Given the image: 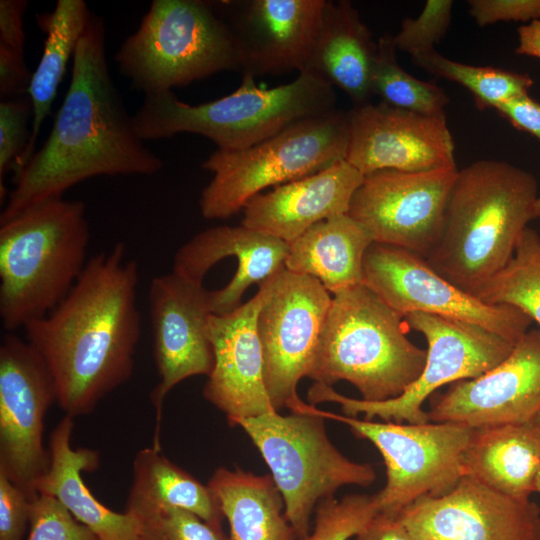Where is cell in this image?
I'll list each match as a JSON object with an SVG mask.
<instances>
[{"label":"cell","instance_id":"cell-1","mask_svg":"<svg viewBox=\"0 0 540 540\" xmlns=\"http://www.w3.org/2000/svg\"><path fill=\"white\" fill-rule=\"evenodd\" d=\"M71 80L45 143L14 174L0 223L95 176L154 175L164 166L135 132L106 59V30L92 13Z\"/></svg>","mask_w":540,"mask_h":540},{"label":"cell","instance_id":"cell-2","mask_svg":"<svg viewBox=\"0 0 540 540\" xmlns=\"http://www.w3.org/2000/svg\"><path fill=\"white\" fill-rule=\"evenodd\" d=\"M138 279L137 262L118 242L89 258L67 296L23 328L51 372L65 415L91 413L131 378L141 336Z\"/></svg>","mask_w":540,"mask_h":540},{"label":"cell","instance_id":"cell-3","mask_svg":"<svg viewBox=\"0 0 540 540\" xmlns=\"http://www.w3.org/2000/svg\"><path fill=\"white\" fill-rule=\"evenodd\" d=\"M538 197L536 178L508 162L479 160L458 170L443 232L427 263L476 296L513 257L523 231L535 218Z\"/></svg>","mask_w":540,"mask_h":540},{"label":"cell","instance_id":"cell-4","mask_svg":"<svg viewBox=\"0 0 540 540\" xmlns=\"http://www.w3.org/2000/svg\"><path fill=\"white\" fill-rule=\"evenodd\" d=\"M81 200L52 199L0 223V319L7 332L50 313L87 264Z\"/></svg>","mask_w":540,"mask_h":540},{"label":"cell","instance_id":"cell-5","mask_svg":"<svg viewBox=\"0 0 540 540\" xmlns=\"http://www.w3.org/2000/svg\"><path fill=\"white\" fill-rule=\"evenodd\" d=\"M335 109L333 87L301 72L290 83L270 89L243 77L234 92L199 105L183 102L173 91L147 95L132 120L142 141L192 133L208 138L218 150L239 151L295 122Z\"/></svg>","mask_w":540,"mask_h":540},{"label":"cell","instance_id":"cell-6","mask_svg":"<svg viewBox=\"0 0 540 540\" xmlns=\"http://www.w3.org/2000/svg\"><path fill=\"white\" fill-rule=\"evenodd\" d=\"M403 319L363 283L333 295L309 378L328 386L347 381L365 401L398 397L426 361V350L406 336Z\"/></svg>","mask_w":540,"mask_h":540},{"label":"cell","instance_id":"cell-7","mask_svg":"<svg viewBox=\"0 0 540 540\" xmlns=\"http://www.w3.org/2000/svg\"><path fill=\"white\" fill-rule=\"evenodd\" d=\"M114 60L120 74L145 96L221 71H239L231 33L205 0H153Z\"/></svg>","mask_w":540,"mask_h":540},{"label":"cell","instance_id":"cell-8","mask_svg":"<svg viewBox=\"0 0 540 540\" xmlns=\"http://www.w3.org/2000/svg\"><path fill=\"white\" fill-rule=\"evenodd\" d=\"M229 421L251 438L268 465L284 501L285 515L296 538L311 533V514L318 503L345 485L370 486L376 472L370 464L345 457L330 441L325 418L300 398L289 408Z\"/></svg>","mask_w":540,"mask_h":540},{"label":"cell","instance_id":"cell-9","mask_svg":"<svg viewBox=\"0 0 540 540\" xmlns=\"http://www.w3.org/2000/svg\"><path fill=\"white\" fill-rule=\"evenodd\" d=\"M348 113L333 110L295 122L239 151L215 150L202 168L213 174L199 207L206 219H227L268 187H276L345 159Z\"/></svg>","mask_w":540,"mask_h":540},{"label":"cell","instance_id":"cell-10","mask_svg":"<svg viewBox=\"0 0 540 540\" xmlns=\"http://www.w3.org/2000/svg\"><path fill=\"white\" fill-rule=\"evenodd\" d=\"M404 321L425 337L428 348L421 375L401 395L371 402L346 397L332 386L314 382L307 392L310 404L335 402L344 415L364 414L366 420L379 417L386 422L427 423L428 414L422 406L430 395L443 385L482 375L506 359L514 347L492 331L455 319L415 312Z\"/></svg>","mask_w":540,"mask_h":540},{"label":"cell","instance_id":"cell-11","mask_svg":"<svg viewBox=\"0 0 540 540\" xmlns=\"http://www.w3.org/2000/svg\"><path fill=\"white\" fill-rule=\"evenodd\" d=\"M313 410L347 425L356 437L370 441L386 466V484L374 495L378 511L399 515L416 500L448 493L463 477L461 459L474 429L453 422L403 424L375 422Z\"/></svg>","mask_w":540,"mask_h":540},{"label":"cell","instance_id":"cell-12","mask_svg":"<svg viewBox=\"0 0 540 540\" xmlns=\"http://www.w3.org/2000/svg\"><path fill=\"white\" fill-rule=\"evenodd\" d=\"M263 294L256 327L264 378L276 411L299 396L297 385L310 377L332 297L319 280L283 267L258 285Z\"/></svg>","mask_w":540,"mask_h":540},{"label":"cell","instance_id":"cell-13","mask_svg":"<svg viewBox=\"0 0 540 540\" xmlns=\"http://www.w3.org/2000/svg\"><path fill=\"white\" fill-rule=\"evenodd\" d=\"M363 284L403 318L420 312L476 324L515 345L532 319L508 305L465 292L411 251L373 242L363 259Z\"/></svg>","mask_w":540,"mask_h":540},{"label":"cell","instance_id":"cell-14","mask_svg":"<svg viewBox=\"0 0 540 540\" xmlns=\"http://www.w3.org/2000/svg\"><path fill=\"white\" fill-rule=\"evenodd\" d=\"M51 372L25 339L6 332L0 344V473L30 500L50 465L44 419L56 402Z\"/></svg>","mask_w":540,"mask_h":540},{"label":"cell","instance_id":"cell-15","mask_svg":"<svg viewBox=\"0 0 540 540\" xmlns=\"http://www.w3.org/2000/svg\"><path fill=\"white\" fill-rule=\"evenodd\" d=\"M457 173V167L369 173L355 191L347 214L369 231L374 242L426 259L441 238Z\"/></svg>","mask_w":540,"mask_h":540},{"label":"cell","instance_id":"cell-16","mask_svg":"<svg viewBox=\"0 0 540 540\" xmlns=\"http://www.w3.org/2000/svg\"><path fill=\"white\" fill-rule=\"evenodd\" d=\"M211 4L229 29L243 77L305 70L326 0H218Z\"/></svg>","mask_w":540,"mask_h":540},{"label":"cell","instance_id":"cell-17","mask_svg":"<svg viewBox=\"0 0 540 540\" xmlns=\"http://www.w3.org/2000/svg\"><path fill=\"white\" fill-rule=\"evenodd\" d=\"M153 356L159 383L150 394L157 432L168 393L187 378L209 376L214 354L206 325L212 313L210 290L175 272L156 276L148 292Z\"/></svg>","mask_w":540,"mask_h":540},{"label":"cell","instance_id":"cell-18","mask_svg":"<svg viewBox=\"0 0 540 540\" xmlns=\"http://www.w3.org/2000/svg\"><path fill=\"white\" fill-rule=\"evenodd\" d=\"M347 113L345 160L363 175L385 169L421 172L456 167L445 113L420 114L382 102L353 107Z\"/></svg>","mask_w":540,"mask_h":540},{"label":"cell","instance_id":"cell-19","mask_svg":"<svg viewBox=\"0 0 540 540\" xmlns=\"http://www.w3.org/2000/svg\"><path fill=\"white\" fill-rule=\"evenodd\" d=\"M399 517L414 540H540V507L463 476L445 495L422 497Z\"/></svg>","mask_w":540,"mask_h":540},{"label":"cell","instance_id":"cell-20","mask_svg":"<svg viewBox=\"0 0 540 540\" xmlns=\"http://www.w3.org/2000/svg\"><path fill=\"white\" fill-rule=\"evenodd\" d=\"M427 414L473 429L532 423L540 415V330H528L494 368L450 384Z\"/></svg>","mask_w":540,"mask_h":540},{"label":"cell","instance_id":"cell-21","mask_svg":"<svg viewBox=\"0 0 540 540\" xmlns=\"http://www.w3.org/2000/svg\"><path fill=\"white\" fill-rule=\"evenodd\" d=\"M262 299L258 289L235 310L211 314L207 321L214 366L203 395L226 415L228 422L276 411L265 385L263 353L256 327Z\"/></svg>","mask_w":540,"mask_h":540},{"label":"cell","instance_id":"cell-22","mask_svg":"<svg viewBox=\"0 0 540 540\" xmlns=\"http://www.w3.org/2000/svg\"><path fill=\"white\" fill-rule=\"evenodd\" d=\"M288 243L243 225H221L205 229L185 244L174 256L172 271L194 282L203 279L220 260L234 256L238 267L223 288L210 290L212 313L222 315L239 307L244 292L284 267Z\"/></svg>","mask_w":540,"mask_h":540},{"label":"cell","instance_id":"cell-23","mask_svg":"<svg viewBox=\"0 0 540 540\" xmlns=\"http://www.w3.org/2000/svg\"><path fill=\"white\" fill-rule=\"evenodd\" d=\"M364 175L345 159L251 198L241 225L290 243L332 216L347 214Z\"/></svg>","mask_w":540,"mask_h":540},{"label":"cell","instance_id":"cell-24","mask_svg":"<svg viewBox=\"0 0 540 540\" xmlns=\"http://www.w3.org/2000/svg\"><path fill=\"white\" fill-rule=\"evenodd\" d=\"M73 417L65 415L49 436L50 465L38 485V494L58 499L77 521L91 529L100 540H142L140 523L133 515L115 512L90 492L81 473L99 467L100 455L89 448L73 449Z\"/></svg>","mask_w":540,"mask_h":540},{"label":"cell","instance_id":"cell-25","mask_svg":"<svg viewBox=\"0 0 540 540\" xmlns=\"http://www.w3.org/2000/svg\"><path fill=\"white\" fill-rule=\"evenodd\" d=\"M378 51L371 31L351 1L326 0L321 25L303 72L341 89L353 107L371 102Z\"/></svg>","mask_w":540,"mask_h":540},{"label":"cell","instance_id":"cell-26","mask_svg":"<svg viewBox=\"0 0 540 540\" xmlns=\"http://www.w3.org/2000/svg\"><path fill=\"white\" fill-rule=\"evenodd\" d=\"M461 464L465 477L510 497L530 498L540 473V429L532 423L474 429Z\"/></svg>","mask_w":540,"mask_h":540},{"label":"cell","instance_id":"cell-27","mask_svg":"<svg viewBox=\"0 0 540 540\" xmlns=\"http://www.w3.org/2000/svg\"><path fill=\"white\" fill-rule=\"evenodd\" d=\"M373 242L348 214L332 216L288 243L284 267L316 278L335 295L363 283V259Z\"/></svg>","mask_w":540,"mask_h":540},{"label":"cell","instance_id":"cell-28","mask_svg":"<svg viewBox=\"0 0 540 540\" xmlns=\"http://www.w3.org/2000/svg\"><path fill=\"white\" fill-rule=\"evenodd\" d=\"M208 487L230 526V540H295L271 475L217 468Z\"/></svg>","mask_w":540,"mask_h":540},{"label":"cell","instance_id":"cell-29","mask_svg":"<svg viewBox=\"0 0 540 540\" xmlns=\"http://www.w3.org/2000/svg\"><path fill=\"white\" fill-rule=\"evenodd\" d=\"M166 507L190 511L222 527L224 516L208 485L162 455L159 448H143L133 460L125 512L139 519Z\"/></svg>","mask_w":540,"mask_h":540},{"label":"cell","instance_id":"cell-30","mask_svg":"<svg viewBox=\"0 0 540 540\" xmlns=\"http://www.w3.org/2000/svg\"><path fill=\"white\" fill-rule=\"evenodd\" d=\"M92 12L84 0H58L52 13L39 20L46 32L43 53L32 74L28 98L32 104L30 138L15 171L18 172L35 153L43 122L49 115L69 60L74 56Z\"/></svg>","mask_w":540,"mask_h":540},{"label":"cell","instance_id":"cell-31","mask_svg":"<svg viewBox=\"0 0 540 540\" xmlns=\"http://www.w3.org/2000/svg\"><path fill=\"white\" fill-rule=\"evenodd\" d=\"M485 303L523 311L540 326V235L527 227L507 265L476 294Z\"/></svg>","mask_w":540,"mask_h":540},{"label":"cell","instance_id":"cell-32","mask_svg":"<svg viewBox=\"0 0 540 540\" xmlns=\"http://www.w3.org/2000/svg\"><path fill=\"white\" fill-rule=\"evenodd\" d=\"M372 72V93L382 103L420 114H442L449 103L445 90L431 82L417 79L398 63L393 35L385 33L378 41Z\"/></svg>","mask_w":540,"mask_h":540},{"label":"cell","instance_id":"cell-33","mask_svg":"<svg viewBox=\"0 0 540 540\" xmlns=\"http://www.w3.org/2000/svg\"><path fill=\"white\" fill-rule=\"evenodd\" d=\"M411 59L429 74L464 86L473 95L479 110L494 109L502 102L528 94L533 85L528 74L460 63L441 55L436 49Z\"/></svg>","mask_w":540,"mask_h":540},{"label":"cell","instance_id":"cell-34","mask_svg":"<svg viewBox=\"0 0 540 540\" xmlns=\"http://www.w3.org/2000/svg\"><path fill=\"white\" fill-rule=\"evenodd\" d=\"M374 495L349 494L324 499L316 506L314 527L304 540H348L378 513Z\"/></svg>","mask_w":540,"mask_h":540},{"label":"cell","instance_id":"cell-35","mask_svg":"<svg viewBox=\"0 0 540 540\" xmlns=\"http://www.w3.org/2000/svg\"><path fill=\"white\" fill-rule=\"evenodd\" d=\"M452 8V0H427L419 16L404 18L393 35L397 50L411 57L434 50L450 27Z\"/></svg>","mask_w":540,"mask_h":540},{"label":"cell","instance_id":"cell-36","mask_svg":"<svg viewBox=\"0 0 540 540\" xmlns=\"http://www.w3.org/2000/svg\"><path fill=\"white\" fill-rule=\"evenodd\" d=\"M137 520L142 540H230L222 527L176 507H166Z\"/></svg>","mask_w":540,"mask_h":540},{"label":"cell","instance_id":"cell-37","mask_svg":"<svg viewBox=\"0 0 540 540\" xmlns=\"http://www.w3.org/2000/svg\"><path fill=\"white\" fill-rule=\"evenodd\" d=\"M33 117L29 98L19 97L0 102V198L7 196L3 184L6 174L15 171L24 154L30 130L28 121Z\"/></svg>","mask_w":540,"mask_h":540},{"label":"cell","instance_id":"cell-38","mask_svg":"<svg viewBox=\"0 0 540 540\" xmlns=\"http://www.w3.org/2000/svg\"><path fill=\"white\" fill-rule=\"evenodd\" d=\"M27 540H100L55 497L38 494L30 501Z\"/></svg>","mask_w":540,"mask_h":540},{"label":"cell","instance_id":"cell-39","mask_svg":"<svg viewBox=\"0 0 540 540\" xmlns=\"http://www.w3.org/2000/svg\"><path fill=\"white\" fill-rule=\"evenodd\" d=\"M468 12L480 26L498 22H524L540 18V0H469Z\"/></svg>","mask_w":540,"mask_h":540},{"label":"cell","instance_id":"cell-40","mask_svg":"<svg viewBox=\"0 0 540 540\" xmlns=\"http://www.w3.org/2000/svg\"><path fill=\"white\" fill-rule=\"evenodd\" d=\"M30 499L0 473V540H23L29 527Z\"/></svg>","mask_w":540,"mask_h":540},{"label":"cell","instance_id":"cell-41","mask_svg":"<svg viewBox=\"0 0 540 540\" xmlns=\"http://www.w3.org/2000/svg\"><path fill=\"white\" fill-rule=\"evenodd\" d=\"M32 74L26 66L24 53L0 44L1 100L23 97L28 93Z\"/></svg>","mask_w":540,"mask_h":540},{"label":"cell","instance_id":"cell-42","mask_svg":"<svg viewBox=\"0 0 540 540\" xmlns=\"http://www.w3.org/2000/svg\"><path fill=\"white\" fill-rule=\"evenodd\" d=\"M494 110L514 128L529 133L540 141V103L529 93L502 102Z\"/></svg>","mask_w":540,"mask_h":540},{"label":"cell","instance_id":"cell-43","mask_svg":"<svg viewBox=\"0 0 540 540\" xmlns=\"http://www.w3.org/2000/svg\"><path fill=\"white\" fill-rule=\"evenodd\" d=\"M27 7L26 0L0 1V44L19 53H24L23 16Z\"/></svg>","mask_w":540,"mask_h":540},{"label":"cell","instance_id":"cell-44","mask_svg":"<svg viewBox=\"0 0 540 540\" xmlns=\"http://www.w3.org/2000/svg\"><path fill=\"white\" fill-rule=\"evenodd\" d=\"M355 540H414L399 515L378 512Z\"/></svg>","mask_w":540,"mask_h":540},{"label":"cell","instance_id":"cell-45","mask_svg":"<svg viewBox=\"0 0 540 540\" xmlns=\"http://www.w3.org/2000/svg\"><path fill=\"white\" fill-rule=\"evenodd\" d=\"M515 53L540 59V18L521 25L518 30Z\"/></svg>","mask_w":540,"mask_h":540},{"label":"cell","instance_id":"cell-46","mask_svg":"<svg viewBox=\"0 0 540 540\" xmlns=\"http://www.w3.org/2000/svg\"><path fill=\"white\" fill-rule=\"evenodd\" d=\"M534 215H535V218H540V196L538 197L535 203Z\"/></svg>","mask_w":540,"mask_h":540},{"label":"cell","instance_id":"cell-47","mask_svg":"<svg viewBox=\"0 0 540 540\" xmlns=\"http://www.w3.org/2000/svg\"><path fill=\"white\" fill-rule=\"evenodd\" d=\"M534 492H538L540 493V473L538 475V478H537V481H536V484H535V490Z\"/></svg>","mask_w":540,"mask_h":540},{"label":"cell","instance_id":"cell-48","mask_svg":"<svg viewBox=\"0 0 540 540\" xmlns=\"http://www.w3.org/2000/svg\"><path fill=\"white\" fill-rule=\"evenodd\" d=\"M532 424H534L537 428L540 429V415H538L534 421L532 422Z\"/></svg>","mask_w":540,"mask_h":540}]
</instances>
